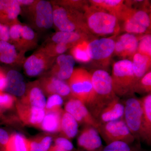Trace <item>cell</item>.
Returning a JSON list of instances; mask_svg holds the SVG:
<instances>
[{
	"label": "cell",
	"instance_id": "f35d334b",
	"mask_svg": "<svg viewBox=\"0 0 151 151\" xmlns=\"http://www.w3.org/2000/svg\"><path fill=\"white\" fill-rule=\"evenodd\" d=\"M129 146L122 142H114L107 145L103 151H131Z\"/></svg>",
	"mask_w": 151,
	"mask_h": 151
},
{
	"label": "cell",
	"instance_id": "8d00e7d4",
	"mask_svg": "<svg viewBox=\"0 0 151 151\" xmlns=\"http://www.w3.org/2000/svg\"><path fill=\"white\" fill-rule=\"evenodd\" d=\"M62 97L58 94L50 95L46 103L45 111H57L62 110L61 106L63 103Z\"/></svg>",
	"mask_w": 151,
	"mask_h": 151
},
{
	"label": "cell",
	"instance_id": "d6a6232c",
	"mask_svg": "<svg viewBox=\"0 0 151 151\" xmlns=\"http://www.w3.org/2000/svg\"><path fill=\"white\" fill-rule=\"evenodd\" d=\"M52 140L49 136L29 140L30 151H47L51 146Z\"/></svg>",
	"mask_w": 151,
	"mask_h": 151
},
{
	"label": "cell",
	"instance_id": "d4e9b609",
	"mask_svg": "<svg viewBox=\"0 0 151 151\" xmlns=\"http://www.w3.org/2000/svg\"><path fill=\"white\" fill-rule=\"evenodd\" d=\"M89 2L92 5L104 9L113 14L119 21L127 7L122 0H91Z\"/></svg>",
	"mask_w": 151,
	"mask_h": 151
},
{
	"label": "cell",
	"instance_id": "52a82bcc",
	"mask_svg": "<svg viewBox=\"0 0 151 151\" xmlns=\"http://www.w3.org/2000/svg\"><path fill=\"white\" fill-rule=\"evenodd\" d=\"M119 20L123 22V29L128 33L148 34L150 30V15L146 10L136 9L127 6Z\"/></svg>",
	"mask_w": 151,
	"mask_h": 151
},
{
	"label": "cell",
	"instance_id": "4fadbf2b",
	"mask_svg": "<svg viewBox=\"0 0 151 151\" xmlns=\"http://www.w3.org/2000/svg\"><path fill=\"white\" fill-rule=\"evenodd\" d=\"M64 108L65 112L73 116L78 124L94 127L99 131L101 124L81 101L72 97L65 103Z\"/></svg>",
	"mask_w": 151,
	"mask_h": 151
},
{
	"label": "cell",
	"instance_id": "cb8c5ba5",
	"mask_svg": "<svg viewBox=\"0 0 151 151\" xmlns=\"http://www.w3.org/2000/svg\"><path fill=\"white\" fill-rule=\"evenodd\" d=\"M92 36L87 35L77 32L58 31L54 34L47 41L55 43H63L71 44L73 46L84 41H90Z\"/></svg>",
	"mask_w": 151,
	"mask_h": 151
},
{
	"label": "cell",
	"instance_id": "e575fe53",
	"mask_svg": "<svg viewBox=\"0 0 151 151\" xmlns=\"http://www.w3.org/2000/svg\"><path fill=\"white\" fill-rule=\"evenodd\" d=\"M52 4L62 6L65 7L74 9L81 12L84 11L86 6L88 5L85 1L78 0H62V1H52Z\"/></svg>",
	"mask_w": 151,
	"mask_h": 151
},
{
	"label": "cell",
	"instance_id": "f6af8a7d",
	"mask_svg": "<svg viewBox=\"0 0 151 151\" xmlns=\"http://www.w3.org/2000/svg\"><path fill=\"white\" fill-rule=\"evenodd\" d=\"M47 151H66L56 145H51Z\"/></svg>",
	"mask_w": 151,
	"mask_h": 151
},
{
	"label": "cell",
	"instance_id": "d6986e66",
	"mask_svg": "<svg viewBox=\"0 0 151 151\" xmlns=\"http://www.w3.org/2000/svg\"><path fill=\"white\" fill-rule=\"evenodd\" d=\"M19 117L24 124L34 126H40L45 116V109L26 105L19 101L17 104Z\"/></svg>",
	"mask_w": 151,
	"mask_h": 151
},
{
	"label": "cell",
	"instance_id": "7bdbcfd3",
	"mask_svg": "<svg viewBox=\"0 0 151 151\" xmlns=\"http://www.w3.org/2000/svg\"><path fill=\"white\" fill-rule=\"evenodd\" d=\"M6 83V73L4 69L0 67V92L4 91Z\"/></svg>",
	"mask_w": 151,
	"mask_h": 151
},
{
	"label": "cell",
	"instance_id": "8fae6325",
	"mask_svg": "<svg viewBox=\"0 0 151 151\" xmlns=\"http://www.w3.org/2000/svg\"><path fill=\"white\" fill-rule=\"evenodd\" d=\"M98 132L107 145L119 141L129 145L135 140L124 119L101 124Z\"/></svg>",
	"mask_w": 151,
	"mask_h": 151
},
{
	"label": "cell",
	"instance_id": "30bf717a",
	"mask_svg": "<svg viewBox=\"0 0 151 151\" xmlns=\"http://www.w3.org/2000/svg\"><path fill=\"white\" fill-rule=\"evenodd\" d=\"M67 84L72 97L85 104L92 91L91 73L84 68H75L68 80Z\"/></svg>",
	"mask_w": 151,
	"mask_h": 151
},
{
	"label": "cell",
	"instance_id": "277c9868",
	"mask_svg": "<svg viewBox=\"0 0 151 151\" xmlns=\"http://www.w3.org/2000/svg\"><path fill=\"white\" fill-rule=\"evenodd\" d=\"M111 76L113 91L116 96L133 95L137 82L131 60L123 59L115 63Z\"/></svg>",
	"mask_w": 151,
	"mask_h": 151
},
{
	"label": "cell",
	"instance_id": "7a4b0ae2",
	"mask_svg": "<svg viewBox=\"0 0 151 151\" xmlns=\"http://www.w3.org/2000/svg\"><path fill=\"white\" fill-rule=\"evenodd\" d=\"M83 13L86 26L92 35L113 34L120 29L117 17L104 9L90 5L85 8Z\"/></svg>",
	"mask_w": 151,
	"mask_h": 151
},
{
	"label": "cell",
	"instance_id": "7dc6e473",
	"mask_svg": "<svg viewBox=\"0 0 151 151\" xmlns=\"http://www.w3.org/2000/svg\"><path fill=\"white\" fill-rule=\"evenodd\" d=\"M0 113H1V108H0Z\"/></svg>",
	"mask_w": 151,
	"mask_h": 151
},
{
	"label": "cell",
	"instance_id": "4dcf8cb0",
	"mask_svg": "<svg viewBox=\"0 0 151 151\" xmlns=\"http://www.w3.org/2000/svg\"><path fill=\"white\" fill-rule=\"evenodd\" d=\"M89 41H84L73 46L70 50V55L75 60L81 63H88L91 61L87 50Z\"/></svg>",
	"mask_w": 151,
	"mask_h": 151
},
{
	"label": "cell",
	"instance_id": "ee69618b",
	"mask_svg": "<svg viewBox=\"0 0 151 151\" xmlns=\"http://www.w3.org/2000/svg\"><path fill=\"white\" fill-rule=\"evenodd\" d=\"M21 7H26L31 5L35 0H17Z\"/></svg>",
	"mask_w": 151,
	"mask_h": 151
},
{
	"label": "cell",
	"instance_id": "4316f807",
	"mask_svg": "<svg viewBox=\"0 0 151 151\" xmlns=\"http://www.w3.org/2000/svg\"><path fill=\"white\" fill-rule=\"evenodd\" d=\"M142 110L143 125L145 142L149 145L151 142V94L140 99Z\"/></svg>",
	"mask_w": 151,
	"mask_h": 151
},
{
	"label": "cell",
	"instance_id": "b9f144b4",
	"mask_svg": "<svg viewBox=\"0 0 151 151\" xmlns=\"http://www.w3.org/2000/svg\"><path fill=\"white\" fill-rule=\"evenodd\" d=\"M9 136L5 130L0 128V150H3L8 142Z\"/></svg>",
	"mask_w": 151,
	"mask_h": 151
},
{
	"label": "cell",
	"instance_id": "5b68a950",
	"mask_svg": "<svg viewBox=\"0 0 151 151\" xmlns=\"http://www.w3.org/2000/svg\"><path fill=\"white\" fill-rule=\"evenodd\" d=\"M21 9V13H23L32 28L45 31L53 26V9L50 2L35 0L30 5Z\"/></svg>",
	"mask_w": 151,
	"mask_h": 151
},
{
	"label": "cell",
	"instance_id": "60d3db41",
	"mask_svg": "<svg viewBox=\"0 0 151 151\" xmlns=\"http://www.w3.org/2000/svg\"><path fill=\"white\" fill-rule=\"evenodd\" d=\"M0 41L10 42L9 27L0 23Z\"/></svg>",
	"mask_w": 151,
	"mask_h": 151
},
{
	"label": "cell",
	"instance_id": "ac0fdd59",
	"mask_svg": "<svg viewBox=\"0 0 151 151\" xmlns=\"http://www.w3.org/2000/svg\"><path fill=\"white\" fill-rule=\"evenodd\" d=\"M79 147L86 151H96L102 147V142L98 130L89 126L81 131L77 139Z\"/></svg>",
	"mask_w": 151,
	"mask_h": 151
},
{
	"label": "cell",
	"instance_id": "7c38bea8",
	"mask_svg": "<svg viewBox=\"0 0 151 151\" xmlns=\"http://www.w3.org/2000/svg\"><path fill=\"white\" fill-rule=\"evenodd\" d=\"M56 58L50 56L42 47L25 60V73L30 77L41 75L51 68Z\"/></svg>",
	"mask_w": 151,
	"mask_h": 151
},
{
	"label": "cell",
	"instance_id": "3957f363",
	"mask_svg": "<svg viewBox=\"0 0 151 151\" xmlns=\"http://www.w3.org/2000/svg\"><path fill=\"white\" fill-rule=\"evenodd\" d=\"M52 4L53 25L59 31L77 32L92 36L86 26L83 13L74 9Z\"/></svg>",
	"mask_w": 151,
	"mask_h": 151
},
{
	"label": "cell",
	"instance_id": "e0dca14e",
	"mask_svg": "<svg viewBox=\"0 0 151 151\" xmlns=\"http://www.w3.org/2000/svg\"><path fill=\"white\" fill-rule=\"evenodd\" d=\"M139 39L132 34H124L115 41L114 53L123 58L132 57L137 51Z\"/></svg>",
	"mask_w": 151,
	"mask_h": 151
},
{
	"label": "cell",
	"instance_id": "8992f818",
	"mask_svg": "<svg viewBox=\"0 0 151 151\" xmlns=\"http://www.w3.org/2000/svg\"><path fill=\"white\" fill-rule=\"evenodd\" d=\"M123 103L124 105L123 119L127 127L135 139L145 142L140 99L131 95Z\"/></svg>",
	"mask_w": 151,
	"mask_h": 151
},
{
	"label": "cell",
	"instance_id": "74e56055",
	"mask_svg": "<svg viewBox=\"0 0 151 151\" xmlns=\"http://www.w3.org/2000/svg\"><path fill=\"white\" fill-rule=\"evenodd\" d=\"M16 100L15 96L9 93L0 92V108L10 109L13 106Z\"/></svg>",
	"mask_w": 151,
	"mask_h": 151
},
{
	"label": "cell",
	"instance_id": "83f0119b",
	"mask_svg": "<svg viewBox=\"0 0 151 151\" xmlns=\"http://www.w3.org/2000/svg\"><path fill=\"white\" fill-rule=\"evenodd\" d=\"M78 124L75 119L67 112L63 111L60 120V131L66 139H73L78 132Z\"/></svg>",
	"mask_w": 151,
	"mask_h": 151
},
{
	"label": "cell",
	"instance_id": "ab89813d",
	"mask_svg": "<svg viewBox=\"0 0 151 151\" xmlns=\"http://www.w3.org/2000/svg\"><path fill=\"white\" fill-rule=\"evenodd\" d=\"M55 145L62 148L66 151H73L74 147L68 139L64 137H58L55 140Z\"/></svg>",
	"mask_w": 151,
	"mask_h": 151
},
{
	"label": "cell",
	"instance_id": "9a60e30c",
	"mask_svg": "<svg viewBox=\"0 0 151 151\" xmlns=\"http://www.w3.org/2000/svg\"><path fill=\"white\" fill-rule=\"evenodd\" d=\"M75 64V60L70 55L62 54L57 57L49 74L65 81L70 78Z\"/></svg>",
	"mask_w": 151,
	"mask_h": 151
},
{
	"label": "cell",
	"instance_id": "44dd1931",
	"mask_svg": "<svg viewBox=\"0 0 151 151\" xmlns=\"http://www.w3.org/2000/svg\"><path fill=\"white\" fill-rule=\"evenodd\" d=\"M25 53L20 52L12 44L0 41V63L7 65L23 64Z\"/></svg>",
	"mask_w": 151,
	"mask_h": 151
},
{
	"label": "cell",
	"instance_id": "1f68e13d",
	"mask_svg": "<svg viewBox=\"0 0 151 151\" xmlns=\"http://www.w3.org/2000/svg\"><path fill=\"white\" fill-rule=\"evenodd\" d=\"M73 46L72 45L68 44L47 41L42 47L50 56L56 58L63 54L68 49L71 48Z\"/></svg>",
	"mask_w": 151,
	"mask_h": 151
},
{
	"label": "cell",
	"instance_id": "c3c4849f",
	"mask_svg": "<svg viewBox=\"0 0 151 151\" xmlns=\"http://www.w3.org/2000/svg\"><path fill=\"white\" fill-rule=\"evenodd\" d=\"M131 151H132V150H131Z\"/></svg>",
	"mask_w": 151,
	"mask_h": 151
},
{
	"label": "cell",
	"instance_id": "836d02e7",
	"mask_svg": "<svg viewBox=\"0 0 151 151\" xmlns=\"http://www.w3.org/2000/svg\"><path fill=\"white\" fill-rule=\"evenodd\" d=\"M151 70L146 73L140 79L135 86L134 92L139 93H151Z\"/></svg>",
	"mask_w": 151,
	"mask_h": 151
},
{
	"label": "cell",
	"instance_id": "603a6c76",
	"mask_svg": "<svg viewBox=\"0 0 151 151\" xmlns=\"http://www.w3.org/2000/svg\"><path fill=\"white\" fill-rule=\"evenodd\" d=\"M7 83L4 91L14 96L22 97L26 90L27 85L22 75L16 70L6 73Z\"/></svg>",
	"mask_w": 151,
	"mask_h": 151
},
{
	"label": "cell",
	"instance_id": "9c48e42d",
	"mask_svg": "<svg viewBox=\"0 0 151 151\" xmlns=\"http://www.w3.org/2000/svg\"><path fill=\"white\" fill-rule=\"evenodd\" d=\"M10 42L20 52H27L35 48L37 45V35L29 26L21 23L9 27Z\"/></svg>",
	"mask_w": 151,
	"mask_h": 151
},
{
	"label": "cell",
	"instance_id": "484cf974",
	"mask_svg": "<svg viewBox=\"0 0 151 151\" xmlns=\"http://www.w3.org/2000/svg\"><path fill=\"white\" fill-rule=\"evenodd\" d=\"M132 58L133 72L137 83L146 73L150 70L151 57L137 52Z\"/></svg>",
	"mask_w": 151,
	"mask_h": 151
},
{
	"label": "cell",
	"instance_id": "d590c367",
	"mask_svg": "<svg viewBox=\"0 0 151 151\" xmlns=\"http://www.w3.org/2000/svg\"><path fill=\"white\" fill-rule=\"evenodd\" d=\"M138 46L137 52L151 57V36L147 34L138 38Z\"/></svg>",
	"mask_w": 151,
	"mask_h": 151
},
{
	"label": "cell",
	"instance_id": "ba28073f",
	"mask_svg": "<svg viewBox=\"0 0 151 151\" xmlns=\"http://www.w3.org/2000/svg\"><path fill=\"white\" fill-rule=\"evenodd\" d=\"M115 41L111 38H102L90 40L87 50L91 61L97 67H107L114 53Z\"/></svg>",
	"mask_w": 151,
	"mask_h": 151
},
{
	"label": "cell",
	"instance_id": "2e32d148",
	"mask_svg": "<svg viewBox=\"0 0 151 151\" xmlns=\"http://www.w3.org/2000/svg\"><path fill=\"white\" fill-rule=\"evenodd\" d=\"M22 9L17 0H0V23L7 26L19 23Z\"/></svg>",
	"mask_w": 151,
	"mask_h": 151
},
{
	"label": "cell",
	"instance_id": "ffe728a7",
	"mask_svg": "<svg viewBox=\"0 0 151 151\" xmlns=\"http://www.w3.org/2000/svg\"><path fill=\"white\" fill-rule=\"evenodd\" d=\"M19 101L32 107L45 109L46 101L38 81L31 82L27 85L25 92Z\"/></svg>",
	"mask_w": 151,
	"mask_h": 151
},
{
	"label": "cell",
	"instance_id": "6da1fadb",
	"mask_svg": "<svg viewBox=\"0 0 151 151\" xmlns=\"http://www.w3.org/2000/svg\"><path fill=\"white\" fill-rule=\"evenodd\" d=\"M91 73L92 91L84 104L97 120L101 111L117 96L113 91L111 76L106 70L97 69Z\"/></svg>",
	"mask_w": 151,
	"mask_h": 151
},
{
	"label": "cell",
	"instance_id": "f546056e",
	"mask_svg": "<svg viewBox=\"0 0 151 151\" xmlns=\"http://www.w3.org/2000/svg\"><path fill=\"white\" fill-rule=\"evenodd\" d=\"M4 151H30V142L23 135L16 133L11 135Z\"/></svg>",
	"mask_w": 151,
	"mask_h": 151
},
{
	"label": "cell",
	"instance_id": "f1b7e54d",
	"mask_svg": "<svg viewBox=\"0 0 151 151\" xmlns=\"http://www.w3.org/2000/svg\"><path fill=\"white\" fill-rule=\"evenodd\" d=\"M63 111H45V116L41 124L42 129L50 133L60 131V120Z\"/></svg>",
	"mask_w": 151,
	"mask_h": 151
},
{
	"label": "cell",
	"instance_id": "5bb4252c",
	"mask_svg": "<svg viewBox=\"0 0 151 151\" xmlns=\"http://www.w3.org/2000/svg\"><path fill=\"white\" fill-rule=\"evenodd\" d=\"M38 81L44 93L50 95L58 94L61 97L71 95L70 87L67 83L53 76L48 74Z\"/></svg>",
	"mask_w": 151,
	"mask_h": 151
},
{
	"label": "cell",
	"instance_id": "7402d4cb",
	"mask_svg": "<svg viewBox=\"0 0 151 151\" xmlns=\"http://www.w3.org/2000/svg\"><path fill=\"white\" fill-rule=\"evenodd\" d=\"M124 105L119 97L116 96L101 111L97 121L100 124L117 121L124 118Z\"/></svg>",
	"mask_w": 151,
	"mask_h": 151
},
{
	"label": "cell",
	"instance_id": "bcb514c9",
	"mask_svg": "<svg viewBox=\"0 0 151 151\" xmlns=\"http://www.w3.org/2000/svg\"><path fill=\"white\" fill-rule=\"evenodd\" d=\"M0 151H4V150H0Z\"/></svg>",
	"mask_w": 151,
	"mask_h": 151
}]
</instances>
